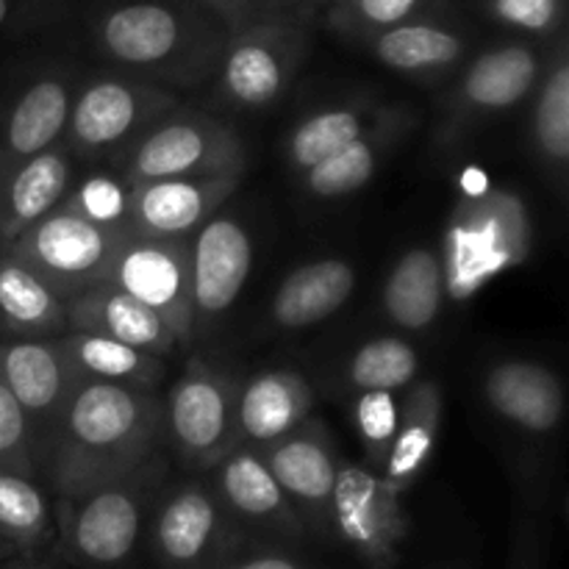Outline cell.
I'll return each mask as SVG.
<instances>
[{
    "label": "cell",
    "mask_w": 569,
    "mask_h": 569,
    "mask_svg": "<svg viewBox=\"0 0 569 569\" xmlns=\"http://www.w3.org/2000/svg\"><path fill=\"white\" fill-rule=\"evenodd\" d=\"M81 20L109 70L164 89L209 83L237 31L211 0H83Z\"/></svg>",
    "instance_id": "1"
},
{
    "label": "cell",
    "mask_w": 569,
    "mask_h": 569,
    "mask_svg": "<svg viewBox=\"0 0 569 569\" xmlns=\"http://www.w3.org/2000/svg\"><path fill=\"white\" fill-rule=\"evenodd\" d=\"M159 445V395L78 381L39 461V478L59 500L76 498L153 461Z\"/></svg>",
    "instance_id": "2"
},
{
    "label": "cell",
    "mask_w": 569,
    "mask_h": 569,
    "mask_svg": "<svg viewBox=\"0 0 569 569\" xmlns=\"http://www.w3.org/2000/svg\"><path fill=\"white\" fill-rule=\"evenodd\" d=\"M156 456L139 470L59 500V537L64 556L87 569H126L137 556L164 483Z\"/></svg>",
    "instance_id": "3"
},
{
    "label": "cell",
    "mask_w": 569,
    "mask_h": 569,
    "mask_svg": "<svg viewBox=\"0 0 569 569\" xmlns=\"http://www.w3.org/2000/svg\"><path fill=\"white\" fill-rule=\"evenodd\" d=\"M445 298L470 300L489 281L520 267L531 253V217L520 194L489 189L459 198L445 233Z\"/></svg>",
    "instance_id": "4"
},
{
    "label": "cell",
    "mask_w": 569,
    "mask_h": 569,
    "mask_svg": "<svg viewBox=\"0 0 569 569\" xmlns=\"http://www.w3.org/2000/svg\"><path fill=\"white\" fill-rule=\"evenodd\" d=\"M317 22L289 14L239 26L217 64V94L237 111H261L287 94L311 50Z\"/></svg>",
    "instance_id": "5"
},
{
    "label": "cell",
    "mask_w": 569,
    "mask_h": 569,
    "mask_svg": "<svg viewBox=\"0 0 569 569\" xmlns=\"http://www.w3.org/2000/svg\"><path fill=\"white\" fill-rule=\"evenodd\" d=\"M550 44L511 37L472 50L470 59L453 72L442 98L439 139L450 144L459 142L481 122L509 114L526 103L548 64Z\"/></svg>",
    "instance_id": "6"
},
{
    "label": "cell",
    "mask_w": 569,
    "mask_h": 569,
    "mask_svg": "<svg viewBox=\"0 0 569 569\" xmlns=\"http://www.w3.org/2000/svg\"><path fill=\"white\" fill-rule=\"evenodd\" d=\"M178 98L164 87L117 70L78 81L64 131V148L83 159L126 156L150 126L170 114Z\"/></svg>",
    "instance_id": "7"
},
{
    "label": "cell",
    "mask_w": 569,
    "mask_h": 569,
    "mask_svg": "<svg viewBox=\"0 0 569 569\" xmlns=\"http://www.w3.org/2000/svg\"><path fill=\"white\" fill-rule=\"evenodd\" d=\"M248 150L231 122L206 111L172 109L150 126L122 156L128 187L172 178H209L244 172Z\"/></svg>",
    "instance_id": "8"
},
{
    "label": "cell",
    "mask_w": 569,
    "mask_h": 569,
    "mask_svg": "<svg viewBox=\"0 0 569 569\" xmlns=\"http://www.w3.org/2000/svg\"><path fill=\"white\" fill-rule=\"evenodd\" d=\"M239 381L206 359H189L161 400V442L194 470H214L239 448Z\"/></svg>",
    "instance_id": "9"
},
{
    "label": "cell",
    "mask_w": 569,
    "mask_h": 569,
    "mask_svg": "<svg viewBox=\"0 0 569 569\" xmlns=\"http://www.w3.org/2000/svg\"><path fill=\"white\" fill-rule=\"evenodd\" d=\"M100 283L131 295L161 317L178 345L194 339L192 276H189V239H159L126 228Z\"/></svg>",
    "instance_id": "10"
},
{
    "label": "cell",
    "mask_w": 569,
    "mask_h": 569,
    "mask_svg": "<svg viewBox=\"0 0 569 569\" xmlns=\"http://www.w3.org/2000/svg\"><path fill=\"white\" fill-rule=\"evenodd\" d=\"M122 231L94 226L59 206L3 248L26 261L56 295L70 300L103 281Z\"/></svg>",
    "instance_id": "11"
},
{
    "label": "cell",
    "mask_w": 569,
    "mask_h": 569,
    "mask_svg": "<svg viewBox=\"0 0 569 569\" xmlns=\"http://www.w3.org/2000/svg\"><path fill=\"white\" fill-rule=\"evenodd\" d=\"M331 531L370 569H392L409 537V517L398 489L378 470L339 461L331 495Z\"/></svg>",
    "instance_id": "12"
},
{
    "label": "cell",
    "mask_w": 569,
    "mask_h": 569,
    "mask_svg": "<svg viewBox=\"0 0 569 569\" xmlns=\"http://www.w3.org/2000/svg\"><path fill=\"white\" fill-rule=\"evenodd\" d=\"M148 526L150 550L164 569H211L237 545L233 520L203 481H183L161 495Z\"/></svg>",
    "instance_id": "13"
},
{
    "label": "cell",
    "mask_w": 569,
    "mask_h": 569,
    "mask_svg": "<svg viewBox=\"0 0 569 569\" xmlns=\"http://www.w3.org/2000/svg\"><path fill=\"white\" fill-rule=\"evenodd\" d=\"M359 48L398 76L439 81L453 76L470 59L476 48V31L453 9V0H448L428 14L361 39Z\"/></svg>",
    "instance_id": "14"
},
{
    "label": "cell",
    "mask_w": 569,
    "mask_h": 569,
    "mask_svg": "<svg viewBox=\"0 0 569 569\" xmlns=\"http://www.w3.org/2000/svg\"><path fill=\"white\" fill-rule=\"evenodd\" d=\"M0 381L9 387L26 415L39 467L78 383L61 348V337L0 339Z\"/></svg>",
    "instance_id": "15"
},
{
    "label": "cell",
    "mask_w": 569,
    "mask_h": 569,
    "mask_svg": "<svg viewBox=\"0 0 569 569\" xmlns=\"http://www.w3.org/2000/svg\"><path fill=\"white\" fill-rule=\"evenodd\" d=\"M253 270V239L231 214H214L189 239L194 337L231 311Z\"/></svg>",
    "instance_id": "16"
},
{
    "label": "cell",
    "mask_w": 569,
    "mask_h": 569,
    "mask_svg": "<svg viewBox=\"0 0 569 569\" xmlns=\"http://www.w3.org/2000/svg\"><path fill=\"white\" fill-rule=\"evenodd\" d=\"M261 461L281 492L292 500L306 531H331V495L337 481L339 456L331 433L320 420L309 417L298 431L259 450Z\"/></svg>",
    "instance_id": "17"
},
{
    "label": "cell",
    "mask_w": 569,
    "mask_h": 569,
    "mask_svg": "<svg viewBox=\"0 0 569 569\" xmlns=\"http://www.w3.org/2000/svg\"><path fill=\"white\" fill-rule=\"evenodd\" d=\"M76 87L78 78L64 61L28 78L0 117V176L64 139Z\"/></svg>",
    "instance_id": "18"
},
{
    "label": "cell",
    "mask_w": 569,
    "mask_h": 569,
    "mask_svg": "<svg viewBox=\"0 0 569 569\" xmlns=\"http://www.w3.org/2000/svg\"><path fill=\"white\" fill-rule=\"evenodd\" d=\"M244 172L209 178H172L131 187L128 228L159 239H192L237 192Z\"/></svg>",
    "instance_id": "19"
},
{
    "label": "cell",
    "mask_w": 569,
    "mask_h": 569,
    "mask_svg": "<svg viewBox=\"0 0 569 569\" xmlns=\"http://www.w3.org/2000/svg\"><path fill=\"white\" fill-rule=\"evenodd\" d=\"M211 487L237 528H253L281 539H300L306 533L292 500L281 492L261 456L244 445L233 448L214 467Z\"/></svg>",
    "instance_id": "20"
},
{
    "label": "cell",
    "mask_w": 569,
    "mask_h": 569,
    "mask_svg": "<svg viewBox=\"0 0 569 569\" xmlns=\"http://www.w3.org/2000/svg\"><path fill=\"white\" fill-rule=\"evenodd\" d=\"M483 400L500 420L531 437H550L565 420V383L531 359H503L489 367Z\"/></svg>",
    "instance_id": "21"
},
{
    "label": "cell",
    "mask_w": 569,
    "mask_h": 569,
    "mask_svg": "<svg viewBox=\"0 0 569 569\" xmlns=\"http://www.w3.org/2000/svg\"><path fill=\"white\" fill-rule=\"evenodd\" d=\"M315 409V389L295 370H261L239 383V445L264 450L298 431Z\"/></svg>",
    "instance_id": "22"
},
{
    "label": "cell",
    "mask_w": 569,
    "mask_h": 569,
    "mask_svg": "<svg viewBox=\"0 0 569 569\" xmlns=\"http://www.w3.org/2000/svg\"><path fill=\"white\" fill-rule=\"evenodd\" d=\"M67 326L70 331L94 333V337L131 345L144 353L159 356V359L181 348L176 333L156 311L109 283H98V287L67 300Z\"/></svg>",
    "instance_id": "23"
},
{
    "label": "cell",
    "mask_w": 569,
    "mask_h": 569,
    "mask_svg": "<svg viewBox=\"0 0 569 569\" xmlns=\"http://www.w3.org/2000/svg\"><path fill=\"white\" fill-rule=\"evenodd\" d=\"M72 183V153L64 142L0 176V248L59 209Z\"/></svg>",
    "instance_id": "24"
},
{
    "label": "cell",
    "mask_w": 569,
    "mask_h": 569,
    "mask_svg": "<svg viewBox=\"0 0 569 569\" xmlns=\"http://www.w3.org/2000/svg\"><path fill=\"white\" fill-rule=\"evenodd\" d=\"M356 289V270L345 259H317L278 283L270 303L272 326L303 331L337 315Z\"/></svg>",
    "instance_id": "25"
},
{
    "label": "cell",
    "mask_w": 569,
    "mask_h": 569,
    "mask_svg": "<svg viewBox=\"0 0 569 569\" xmlns=\"http://www.w3.org/2000/svg\"><path fill=\"white\" fill-rule=\"evenodd\" d=\"M415 120L417 117L406 106H389L387 117L372 131L350 142L339 153L328 156L311 170L300 172L306 192L315 194L317 200H337L359 192L361 187L370 183L389 150L403 139V133L415 126Z\"/></svg>",
    "instance_id": "26"
},
{
    "label": "cell",
    "mask_w": 569,
    "mask_h": 569,
    "mask_svg": "<svg viewBox=\"0 0 569 569\" xmlns=\"http://www.w3.org/2000/svg\"><path fill=\"white\" fill-rule=\"evenodd\" d=\"M67 331V300L9 248H0V337L56 339Z\"/></svg>",
    "instance_id": "27"
},
{
    "label": "cell",
    "mask_w": 569,
    "mask_h": 569,
    "mask_svg": "<svg viewBox=\"0 0 569 569\" xmlns=\"http://www.w3.org/2000/svg\"><path fill=\"white\" fill-rule=\"evenodd\" d=\"M398 406V431L381 476L389 487L403 495L420 478L437 448L442 428V389L433 381H415Z\"/></svg>",
    "instance_id": "28"
},
{
    "label": "cell",
    "mask_w": 569,
    "mask_h": 569,
    "mask_svg": "<svg viewBox=\"0 0 569 569\" xmlns=\"http://www.w3.org/2000/svg\"><path fill=\"white\" fill-rule=\"evenodd\" d=\"M383 315L400 331H428L445 306L442 253L431 244L411 248L383 281Z\"/></svg>",
    "instance_id": "29"
},
{
    "label": "cell",
    "mask_w": 569,
    "mask_h": 569,
    "mask_svg": "<svg viewBox=\"0 0 569 569\" xmlns=\"http://www.w3.org/2000/svg\"><path fill=\"white\" fill-rule=\"evenodd\" d=\"M533 150L542 170L561 183L569 161V53L567 33L550 44L548 64L533 89Z\"/></svg>",
    "instance_id": "30"
},
{
    "label": "cell",
    "mask_w": 569,
    "mask_h": 569,
    "mask_svg": "<svg viewBox=\"0 0 569 569\" xmlns=\"http://www.w3.org/2000/svg\"><path fill=\"white\" fill-rule=\"evenodd\" d=\"M61 348H64L76 381L117 383V387L148 389V392H153L164 381V359L131 348V345L114 342V339L67 331L61 333Z\"/></svg>",
    "instance_id": "31"
},
{
    "label": "cell",
    "mask_w": 569,
    "mask_h": 569,
    "mask_svg": "<svg viewBox=\"0 0 569 569\" xmlns=\"http://www.w3.org/2000/svg\"><path fill=\"white\" fill-rule=\"evenodd\" d=\"M387 111L389 106L376 103V100H350V103L326 106V109L303 117L289 133V164L298 172L311 170L328 156L339 153L350 142L372 131L387 117Z\"/></svg>",
    "instance_id": "32"
},
{
    "label": "cell",
    "mask_w": 569,
    "mask_h": 569,
    "mask_svg": "<svg viewBox=\"0 0 569 569\" xmlns=\"http://www.w3.org/2000/svg\"><path fill=\"white\" fill-rule=\"evenodd\" d=\"M53 539V515L33 478L0 470V548L20 556L37 553Z\"/></svg>",
    "instance_id": "33"
},
{
    "label": "cell",
    "mask_w": 569,
    "mask_h": 569,
    "mask_svg": "<svg viewBox=\"0 0 569 569\" xmlns=\"http://www.w3.org/2000/svg\"><path fill=\"white\" fill-rule=\"evenodd\" d=\"M345 383L353 392H398L420 376V353L400 337H376L353 350L345 365Z\"/></svg>",
    "instance_id": "34"
},
{
    "label": "cell",
    "mask_w": 569,
    "mask_h": 569,
    "mask_svg": "<svg viewBox=\"0 0 569 569\" xmlns=\"http://www.w3.org/2000/svg\"><path fill=\"white\" fill-rule=\"evenodd\" d=\"M448 0H331L315 14L317 26L331 28L348 42L359 44L372 33L409 22L439 9Z\"/></svg>",
    "instance_id": "35"
},
{
    "label": "cell",
    "mask_w": 569,
    "mask_h": 569,
    "mask_svg": "<svg viewBox=\"0 0 569 569\" xmlns=\"http://www.w3.org/2000/svg\"><path fill=\"white\" fill-rule=\"evenodd\" d=\"M478 14L515 39L550 44L565 33L567 0H478Z\"/></svg>",
    "instance_id": "36"
},
{
    "label": "cell",
    "mask_w": 569,
    "mask_h": 569,
    "mask_svg": "<svg viewBox=\"0 0 569 569\" xmlns=\"http://www.w3.org/2000/svg\"><path fill=\"white\" fill-rule=\"evenodd\" d=\"M67 211L94 222V226L114 228L122 231L128 228V209H131V187L122 178L94 172L81 183L70 187L67 198L61 200Z\"/></svg>",
    "instance_id": "37"
},
{
    "label": "cell",
    "mask_w": 569,
    "mask_h": 569,
    "mask_svg": "<svg viewBox=\"0 0 569 569\" xmlns=\"http://www.w3.org/2000/svg\"><path fill=\"white\" fill-rule=\"evenodd\" d=\"M398 415L400 406L392 392H361L356 398V433H359L361 448H365L367 459H370L367 467H372V470H383L395 431H398Z\"/></svg>",
    "instance_id": "38"
},
{
    "label": "cell",
    "mask_w": 569,
    "mask_h": 569,
    "mask_svg": "<svg viewBox=\"0 0 569 569\" xmlns=\"http://www.w3.org/2000/svg\"><path fill=\"white\" fill-rule=\"evenodd\" d=\"M0 470L22 478H39L37 450H33L31 428L14 395L0 381Z\"/></svg>",
    "instance_id": "39"
},
{
    "label": "cell",
    "mask_w": 569,
    "mask_h": 569,
    "mask_svg": "<svg viewBox=\"0 0 569 569\" xmlns=\"http://www.w3.org/2000/svg\"><path fill=\"white\" fill-rule=\"evenodd\" d=\"M214 3L231 17L237 28L248 26V22L272 20V17H309L306 0H214Z\"/></svg>",
    "instance_id": "40"
},
{
    "label": "cell",
    "mask_w": 569,
    "mask_h": 569,
    "mask_svg": "<svg viewBox=\"0 0 569 569\" xmlns=\"http://www.w3.org/2000/svg\"><path fill=\"white\" fill-rule=\"evenodd\" d=\"M67 9V0H0V33L20 31L28 22H42Z\"/></svg>",
    "instance_id": "41"
},
{
    "label": "cell",
    "mask_w": 569,
    "mask_h": 569,
    "mask_svg": "<svg viewBox=\"0 0 569 569\" xmlns=\"http://www.w3.org/2000/svg\"><path fill=\"white\" fill-rule=\"evenodd\" d=\"M211 569H315L306 561L295 559V556L283 553V550H256L250 556H228Z\"/></svg>",
    "instance_id": "42"
},
{
    "label": "cell",
    "mask_w": 569,
    "mask_h": 569,
    "mask_svg": "<svg viewBox=\"0 0 569 569\" xmlns=\"http://www.w3.org/2000/svg\"><path fill=\"white\" fill-rule=\"evenodd\" d=\"M459 189H461V198H478V194L489 192V181H487V172L478 170V167H467L465 176L459 178Z\"/></svg>",
    "instance_id": "43"
},
{
    "label": "cell",
    "mask_w": 569,
    "mask_h": 569,
    "mask_svg": "<svg viewBox=\"0 0 569 569\" xmlns=\"http://www.w3.org/2000/svg\"><path fill=\"white\" fill-rule=\"evenodd\" d=\"M511 569H539V556L537 545L531 542V537L520 533L515 545V559H511Z\"/></svg>",
    "instance_id": "44"
},
{
    "label": "cell",
    "mask_w": 569,
    "mask_h": 569,
    "mask_svg": "<svg viewBox=\"0 0 569 569\" xmlns=\"http://www.w3.org/2000/svg\"><path fill=\"white\" fill-rule=\"evenodd\" d=\"M0 569H44V567H39V565H33L31 559H14V561H6V565H0Z\"/></svg>",
    "instance_id": "45"
},
{
    "label": "cell",
    "mask_w": 569,
    "mask_h": 569,
    "mask_svg": "<svg viewBox=\"0 0 569 569\" xmlns=\"http://www.w3.org/2000/svg\"><path fill=\"white\" fill-rule=\"evenodd\" d=\"M326 3H331V0H306V11H309L311 20H315V14H317V11H320Z\"/></svg>",
    "instance_id": "46"
},
{
    "label": "cell",
    "mask_w": 569,
    "mask_h": 569,
    "mask_svg": "<svg viewBox=\"0 0 569 569\" xmlns=\"http://www.w3.org/2000/svg\"><path fill=\"white\" fill-rule=\"evenodd\" d=\"M445 569H456V567H445Z\"/></svg>",
    "instance_id": "47"
},
{
    "label": "cell",
    "mask_w": 569,
    "mask_h": 569,
    "mask_svg": "<svg viewBox=\"0 0 569 569\" xmlns=\"http://www.w3.org/2000/svg\"><path fill=\"white\" fill-rule=\"evenodd\" d=\"M211 3H214V0H211Z\"/></svg>",
    "instance_id": "48"
}]
</instances>
